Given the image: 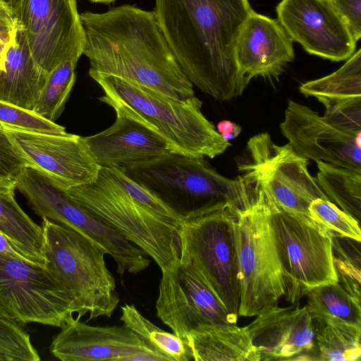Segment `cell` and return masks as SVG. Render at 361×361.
Here are the masks:
<instances>
[{"instance_id": "obj_1", "label": "cell", "mask_w": 361, "mask_h": 361, "mask_svg": "<svg viewBox=\"0 0 361 361\" xmlns=\"http://www.w3.org/2000/svg\"><path fill=\"white\" fill-rule=\"evenodd\" d=\"M154 13L181 70L219 101L243 94L250 81L235 47L252 9L248 0H154Z\"/></svg>"}, {"instance_id": "obj_2", "label": "cell", "mask_w": 361, "mask_h": 361, "mask_svg": "<svg viewBox=\"0 0 361 361\" xmlns=\"http://www.w3.org/2000/svg\"><path fill=\"white\" fill-rule=\"evenodd\" d=\"M80 18L88 73L116 76L178 100L195 97L154 11L122 5L103 13L83 12Z\"/></svg>"}, {"instance_id": "obj_3", "label": "cell", "mask_w": 361, "mask_h": 361, "mask_svg": "<svg viewBox=\"0 0 361 361\" xmlns=\"http://www.w3.org/2000/svg\"><path fill=\"white\" fill-rule=\"evenodd\" d=\"M88 73L104 93L99 101L148 125L173 152L213 159L231 146L203 115L202 103L195 96L178 100L116 76Z\"/></svg>"}, {"instance_id": "obj_4", "label": "cell", "mask_w": 361, "mask_h": 361, "mask_svg": "<svg viewBox=\"0 0 361 361\" xmlns=\"http://www.w3.org/2000/svg\"><path fill=\"white\" fill-rule=\"evenodd\" d=\"M118 169L182 218L223 209L238 214L250 205L241 177L220 175L204 157L171 152Z\"/></svg>"}, {"instance_id": "obj_5", "label": "cell", "mask_w": 361, "mask_h": 361, "mask_svg": "<svg viewBox=\"0 0 361 361\" xmlns=\"http://www.w3.org/2000/svg\"><path fill=\"white\" fill-rule=\"evenodd\" d=\"M71 198L152 258L161 271L180 259V221L162 216L130 197L100 167L90 183L66 188Z\"/></svg>"}, {"instance_id": "obj_6", "label": "cell", "mask_w": 361, "mask_h": 361, "mask_svg": "<svg viewBox=\"0 0 361 361\" xmlns=\"http://www.w3.org/2000/svg\"><path fill=\"white\" fill-rule=\"evenodd\" d=\"M47 264L73 299L78 318L111 317L119 302L106 250L80 233L42 218Z\"/></svg>"}, {"instance_id": "obj_7", "label": "cell", "mask_w": 361, "mask_h": 361, "mask_svg": "<svg viewBox=\"0 0 361 361\" xmlns=\"http://www.w3.org/2000/svg\"><path fill=\"white\" fill-rule=\"evenodd\" d=\"M245 183L250 205L235 222L238 263V315L256 316L286 295V281L269 207L257 186Z\"/></svg>"}, {"instance_id": "obj_8", "label": "cell", "mask_w": 361, "mask_h": 361, "mask_svg": "<svg viewBox=\"0 0 361 361\" xmlns=\"http://www.w3.org/2000/svg\"><path fill=\"white\" fill-rule=\"evenodd\" d=\"M238 214L228 209L183 216L180 262L192 266L227 311L238 317L240 285L235 238Z\"/></svg>"}, {"instance_id": "obj_9", "label": "cell", "mask_w": 361, "mask_h": 361, "mask_svg": "<svg viewBox=\"0 0 361 361\" xmlns=\"http://www.w3.org/2000/svg\"><path fill=\"white\" fill-rule=\"evenodd\" d=\"M17 188L42 218L63 224L104 248L117 265V272L137 274L151 263L148 255L115 230L73 200L64 187L31 166L15 178Z\"/></svg>"}, {"instance_id": "obj_10", "label": "cell", "mask_w": 361, "mask_h": 361, "mask_svg": "<svg viewBox=\"0 0 361 361\" xmlns=\"http://www.w3.org/2000/svg\"><path fill=\"white\" fill-rule=\"evenodd\" d=\"M309 159L299 154L288 143L274 144L267 133L250 138L242 159L238 161L240 176L254 181L266 197L280 209L312 219L310 203L328 200L315 178L307 170Z\"/></svg>"}, {"instance_id": "obj_11", "label": "cell", "mask_w": 361, "mask_h": 361, "mask_svg": "<svg viewBox=\"0 0 361 361\" xmlns=\"http://www.w3.org/2000/svg\"><path fill=\"white\" fill-rule=\"evenodd\" d=\"M0 309L20 324L61 327L73 318V298L47 266L0 251Z\"/></svg>"}, {"instance_id": "obj_12", "label": "cell", "mask_w": 361, "mask_h": 361, "mask_svg": "<svg viewBox=\"0 0 361 361\" xmlns=\"http://www.w3.org/2000/svg\"><path fill=\"white\" fill-rule=\"evenodd\" d=\"M252 183L259 190L269 209L286 276L287 300L293 303L315 287L337 282L330 233L312 219L280 209Z\"/></svg>"}, {"instance_id": "obj_13", "label": "cell", "mask_w": 361, "mask_h": 361, "mask_svg": "<svg viewBox=\"0 0 361 361\" xmlns=\"http://www.w3.org/2000/svg\"><path fill=\"white\" fill-rule=\"evenodd\" d=\"M18 18L42 71L49 74L65 61L78 63L83 32L77 0H22Z\"/></svg>"}, {"instance_id": "obj_14", "label": "cell", "mask_w": 361, "mask_h": 361, "mask_svg": "<svg viewBox=\"0 0 361 361\" xmlns=\"http://www.w3.org/2000/svg\"><path fill=\"white\" fill-rule=\"evenodd\" d=\"M156 301L158 317L184 342L192 331L204 325L237 324L202 276L181 263L161 271Z\"/></svg>"}, {"instance_id": "obj_15", "label": "cell", "mask_w": 361, "mask_h": 361, "mask_svg": "<svg viewBox=\"0 0 361 361\" xmlns=\"http://www.w3.org/2000/svg\"><path fill=\"white\" fill-rule=\"evenodd\" d=\"M278 21L310 54L334 61L348 59L356 42L329 0H281Z\"/></svg>"}, {"instance_id": "obj_16", "label": "cell", "mask_w": 361, "mask_h": 361, "mask_svg": "<svg viewBox=\"0 0 361 361\" xmlns=\"http://www.w3.org/2000/svg\"><path fill=\"white\" fill-rule=\"evenodd\" d=\"M60 328L50 351L62 361H169L124 325L91 326L73 317Z\"/></svg>"}, {"instance_id": "obj_17", "label": "cell", "mask_w": 361, "mask_h": 361, "mask_svg": "<svg viewBox=\"0 0 361 361\" xmlns=\"http://www.w3.org/2000/svg\"><path fill=\"white\" fill-rule=\"evenodd\" d=\"M30 166L39 170L65 188L94 181L100 169L82 137L26 131L0 124Z\"/></svg>"}, {"instance_id": "obj_18", "label": "cell", "mask_w": 361, "mask_h": 361, "mask_svg": "<svg viewBox=\"0 0 361 361\" xmlns=\"http://www.w3.org/2000/svg\"><path fill=\"white\" fill-rule=\"evenodd\" d=\"M280 128L302 157L361 171V133L345 131L293 100L288 102Z\"/></svg>"}, {"instance_id": "obj_19", "label": "cell", "mask_w": 361, "mask_h": 361, "mask_svg": "<svg viewBox=\"0 0 361 361\" xmlns=\"http://www.w3.org/2000/svg\"><path fill=\"white\" fill-rule=\"evenodd\" d=\"M246 329L259 361L314 360V324L307 305H272Z\"/></svg>"}, {"instance_id": "obj_20", "label": "cell", "mask_w": 361, "mask_h": 361, "mask_svg": "<svg viewBox=\"0 0 361 361\" xmlns=\"http://www.w3.org/2000/svg\"><path fill=\"white\" fill-rule=\"evenodd\" d=\"M107 129L82 137L96 163L104 168H126L173 152L165 139L146 123L116 111Z\"/></svg>"}, {"instance_id": "obj_21", "label": "cell", "mask_w": 361, "mask_h": 361, "mask_svg": "<svg viewBox=\"0 0 361 361\" xmlns=\"http://www.w3.org/2000/svg\"><path fill=\"white\" fill-rule=\"evenodd\" d=\"M235 58L248 81L256 76L278 78L295 58L293 39L278 20L252 10L239 34Z\"/></svg>"}, {"instance_id": "obj_22", "label": "cell", "mask_w": 361, "mask_h": 361, "mask_svg": "<svg viewBox=\"0 0 361 361\" xmlns=\"http://www.w3.org/2000/svg\"><path fill=\"white\" fill-rule=\"evenodd\" d=\"M300 92L325 107L324 118L351 133H361V49L334 73L303 83Z\"/></svg>"}, {"instance_id": "obj_23", "label": "cell", "mask_w": 361, "mask_h": 361, "mask_svg": "<svg viewBox=\"0 0 361 361\" xmlns=\"http://www.w3.org/2000/svg\"><path fill=\"white\" fill-rule=\"evenodd\" d=\"M48 75L33 59L19 23L0 68V101L32 111Z\"/></svg>"}, {"instance_id": "obj_24", "label": "cell", "mask_w": 361, "mask_h": 361, "mask_svg": "<svg viewBox=\"0 0 361 361\" xmlns=\"http://www.w3.org/2000/svg\"><path fill=\"white\" fill-rule=\"evenodd\" d=\"M185 343L196 361H259L245 326H202Z\"/></svg>"}, {"instance_id": "obj_25", "label": "cell", "mask_w": 361, "mask_h": 361, "mask_svg": "<svg viewBox=\"0 0 361 361\" xmlns=\"http://www.w3.org/2000/svg\"><path fill=\"white\" fill-rule=\"evenodd\" d=\"M0 234L21 257L46 266L42 228L20 208L14 191L0 194Z\"/></svg>"}, {"instance_id": "obj_26", "label": "cell", "mask_w": 361, "mask_h": 361, "mask_svg": "<svg viewBox=\"0 0 361 361\" xmlns=\"http://www.w3.org/2000/svg\"><path fill=\"white\" fill-rule=\"evenodd\" d=\"M315 360L359 361L361 327L329 320L313 319Z\"/></svg>"}, {"instance_id": "obj_27", "label": "cell", "mask_w": 361, "mask_h": 361, "mask_svg": "<svg viewBox=\"0 0 361 361\" xmlns=\"http://www.w3.org/2000/svg\"><path fill=\"white\" fill-rule=\"evenodd\" d=\"M316 181L328 199L359 223L361 212V171L317 161Z\"/></svg>"}, {"instance_id": "obj_28", "label": "cell", "mask_w": 361, "mask_h": 361, "mask_svg": "<svg viewBox=\"0 0 361 361\" xmlns=\"http://www.w3.org/2000/svg\"><path fill=\"white\" fill-rule=\"evenodd\" d=\"M306 295L313 319H329L361 327L360 301L338 281L315 287Z\"/></svg>"}, {"instance_id": "obj_29", "label": "cell", "mask_w": 361, "mask_h": 361, "mask_svg": "<svg viewBox=\"0 0 361 361\" xmlns=\"http://www.w3.org/2000/svg\"><path fill=\"white\" fill-rule=\"evenodd\" d=\"M120 320L148 345L165 356L169 361H188L192 359L185 343L173 333L167 332L145 318L134 305L121 307Z\"/></svg>"}, {"instance_id": "obj_30", "label": "cell", "mask_w": 361, "mask_h": 361, "mask_svg": "<svg viewBox=\"0 0 361 361\" xmlns=\"http://www.w3.org/2000/svg\"><path fill=\"white\" fill-rule=\"evenodd\" d=\"M76 66L77 63L67 61L49 73L35 102L34 113L53 122L59 117L75 81Z\"/></svg>"}, {"instance_id": "obj_31", "label": "cell", "mask_w": 361, "mask_h": 361, "mask_svg": "<svg viewBox=\"0 0 361 361\" xmlns=\"http://www.w3.org/2000/svg\"><path fill=\"white\" fill-rule=\"evenodd\" d=\"M310 216L331 236L361 241L360 223L328 200L317 198L309 206Z\"/></svg>"}, {"instance_id": "obj_32", "label": "cell", "mask_w": 361, "mask_h": 361, "mask_svg": "<svg viewBox=\"0 0 361 361\" xmlns=\"http://www.w3.org/2000/svg\"><path fill=\"white\" fill-rule=\"evenodd\" d=\"M40 356L27 332L14 320L0 315V361H38Z\"/></svg>"}, {"instance_id": "obj_33", "label": "cell", "mask_w": 361, "mask_h": 361, "mask_svg": "<svg viewBox=\"0 0 361 361\" xmlns=\"http://www.w3.org/2000/svg\"><path fill=\"white\" fill-rule=\"evenodd\" d=\"M332 237L334 267L338 282L352 295L360 301V253L356 254L355 245L352 249H344L338 236Z\"/></svg>"}, {"instance_id": "obj_34", "label": "cell", "mask_w": 361, "mask_h": 361, "mask_svg": "<svg viewBox=\"0 0 361 361\" xmlns=\"http://www.w3.org/2000/svg\"><path fill=\"white\" fill-rule=\"evenodd\" d=\"M0 124L30 132L67 135L65 128L47 120L32 111L0 101Z\"/></svg>"}, {"instance_id": "obj_35", "label": "cell", "mask_w": 361, "mask_h": 361, "mask_svg": "<svg viewBox=\"0 0 361 361\" xmlns=\"http://www.w3.org/2000/svg\"><path fill=\"white\" fill-rule=\"evenodd\" d=\"M106 169L114 180L135 200L162 216L181 221L183 218L180 216L169 208L146 188L128 177L119 169Z\"/></svg>"}, {"instance_id": "obj_36", "label": "cell", "mask_w": 361, "mask_h": 361, "mask_svg": "<svg viewBox=\"0 0 361 361\" xmlns=\"http://www.w3.org/2000/svg\"><path fill=\"white\" fill-rule=\"evenodd\" d=\"M28 161L0 125V178L15 179Z\"/></svg>"}, {"instance_id": "obj_37", "label": "cell", "mask_w": 361, "mask_h": 361, "mask_svg": "<svg viewBox=\"0 0 361 361\" xmlns=\"http://www.w3.org/2000/svg\"><path fill=\"white\" fill-rule=\"evenodd\" d=\"M347 26L354 41L361 37V0H329Z\"/></svg>"}, {"instance_id": "obj_38", "label": "cell", "mask_w": 361, "mask_h": 361, "mask_svg": "<svg viewBox=\"0 0 361 361\" xmlns=\"http://www.w3.org/2000/svg\"><path fill=\"white\" fill-rule=\"evenodd\" d=\"M18 23L16 13L0 0V32L13 33L17 30Z\"/></svg>"}, {"instance_id": "obj_39", "label": "cell", "mask_w": 361, "mask_h": 361, "mask_svg": "<svg viewBox=\"0 0 361 361\" xmlns=\"http://www.w3.org/2000/svg\"><path fill=\"white\" fill-rule=\"evenodd\" d=\"M216 130L224 140L229 141L240 134L242 127L233 121L223 120L218 123Z\"/></svg>"}, {"instance_id": "obj_40", "label": "cell", "mask_w": 361, "mask_h": 361, "mask_svg": "<svg viewBox=\"0 0 361 361\" xmlns=\"http://www.w3.org/2000/svg\"><path fill=\"white\" fill-rule=\"evenodd\" d=\"M16 30L11 34L0 32V68L3 66L8 50L14 41Z\"/></svg>"}, {"instance_id": "obj_41", "label": "cell", "mask_w": 361, "mask_h": 361, "mask_svg": "<svg viewBox=\"0 0 361 361\" xmlns=\"http://www.w3.org/2000/svg\"><path fill=\"white\" fill-rule=\"evenodd\" d=\"M16 189L14 179L0 178V194L8 193Z\"/></svg>"}, {"instance_id": "obj_42", "label": "cell", "mask_w": 361, "mask_h": 361, "mask_svg": "<svg viewBox=\"0 0 361 361\" xmlns=\"http://www.w3.org/2000/svg\"><path fill=\"white\" fill-rule=\"evenodd\" d=\"M9 6L18 16V12L20 7L22 0H1Z\"/></svg>"}, {"instance_id": "obj_43", "label": "cell", "mask_w": 361, "mask_h": 361, "mask_svg": "<svg viewBox=\"0 0 361 361\" xmlns=\"http://www.w3.org/2000/svg\"><path fill=\"white\" fill-rule=\"evenodd\" d=\"M0 251H8V252H13L16 254V252L9 246V245L7 243L5 238L1 234H0Z\"/></svg>"}, {"instance_id": "obj_44", "label": "cell", "mask_w": 361, "mask_h": 361, "mask_svg": "<svg viewBox=\"0 0 361 361\" xmlns=\"http://www.w3.org/2000/svg\"><path fill=\"white\" fill-rule=\"evenodd\" d=\"M89 1L91 2H93V3L110 4L115 2L116 0H89Z\"/></svg>"}]
</instances>
